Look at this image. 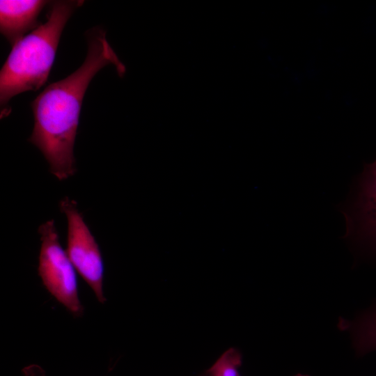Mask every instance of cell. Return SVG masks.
I'll return each instance as SVG.
<instances>
[{"label":"cell","mask_w":376,"mask_h":376,"mask_svg":"<svg viewBox=\"0 0 376 376\" xmlns=\"http://www.w3.org/2000/svg\"><path fill=\"white\" fill-rule=\"evenodd\" d=\"M87 54L81 65L65 78L51 83L31 102L34 127L28 141L36 146L59 180L76 172L73 148L82 101L94 76L108 65L118 75L126 71L124 64L106 38V31L95 26L86 32Z\"/></svg>","instance_id":"1"},{"label":"cell","mask_w":376,"mask_h":376,"mask_svg":"<svg viewBox=\"0 0 376 376\" xmlns=\"http://www.w3.org/2000/svg\"><path fill=\"white\" fill-rule=\"evenodd\" d=\"M84 1H51L47 20L12 47L0 71L1 118L10 113V100L39 90L47 81L63 30Z\"/></svg>","instance_id":"2"},{"label":"cell","mask_w":376,"mask_h":376,"mask_svg":"<svg viewBox=\"0 0 376 376\" xmlns=\"http://www.w3.org/2000/svg\"><path fill=\"white\" fill-rule=\"evenodd\" d=\"M41 246L38 274L49 293L75 317L81 315L83 306L78 295L75 268L61 245L54 220L38 228Z\"/></svg>","instance_id":"3"},{"label":"cell","mask_w":376,"mask_h":376,"mask_svg":"<svg viewBox=\"0 0 376 376\" xmlns=\"http://www.w3.org/2000/svg\"><path fill=\"white\" fill-rule=\"evenodd\" d=\"M59 208L68 221L66 252L73 266L94 292L97 300L104 304V263L94 236L79 212L77 203L65 196Z\"/></svg>","instance_id":"4"},{"label":"cell","mask_w":376,"mask_h":376,"mask_svg":"<svg viewBox=\"0 0 376 376\" xmlns=\"http://www.w3.org/2000/svg\"><path fill=\"white\" fill-rule=\"evenodd\" d=\"M340 210L346 219L345 237L357 238L376 253V159L364 166L355 198Z\"/></svg>","instance_id":"5"},{"label":"cell","mask_w":376,"mask_h":376,"mask_svg":"<svg viewBox=\"0 0 376 376\" xmlns=\"http://www.w3.org/2000/svg\"><path fill=\"white\" fill-rule=\"evenodd\" d=\"M48 3L43 0L0 1V31L12 47L40 26L38 16Z\"/></svg>","instance_id":"6"},{"label":"cell","mask_w":376,"mask_h":376,"mask_svg":"<svg viewBox=\"0 0 376 376\" xmlns=\"http://www.w3.org/2000/svg\"><path fill=\"white\" fill-rule=\"evenodd\" d=\"M338 327L350 334L358 356L376 351V302L353 320L340 318Z\"/></svg>","instance_id":"7"},{"label":"cell","mask_w":376,"mask_h":376,"mask_svg":"<svg viewBox=\"0 0 376 376\" xmlns=\"http://www.w3.org/2000/svg\"><path fill=\"white\" fill-rule=\"evenodd\" d=\"M242 355L235 348L226 350L207 371V376H240Z\"/></svg>","instance_id":"8"},{"label":"cell","mask_w":376,"mask_h":376,"mask_svg":"<svg viewBox=\"0 0 376 376\" xmlns=\"http://www.w3.org/2000/svg\"><path fill=\"white\" fill-rule=\"evenodd\" d=\"M24 376H46L45 371L38 365H29L22 369Z\"/></svg>","instance_id":"9"},{"label":"cell","mask_w":376,"mask_h":376,"mask_svg":"<svg viewBox=\"0 0 376 376\" xmlns=\"http://www.w3.org/2000/svg\"><path fill=\"white\" fill-rule=\"evenodd\" d=\"M295 376H309V375H303V374H297V375H295Z\"/></svg>","instance_id":"10"}]
</instances>
